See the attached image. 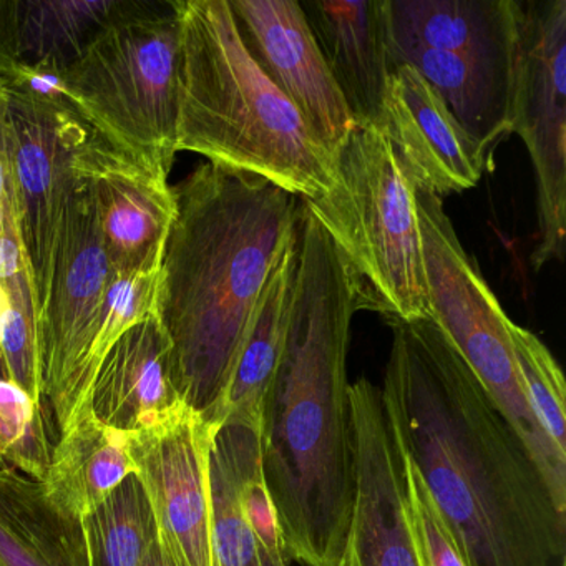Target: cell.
Returning <instances> with one entry per match:
<instances>
[{"mask_svg": "<svg viewBox=\"0 0 566 566\" xmlns=\"http://www.w3.org/2000/svg\"><path fill=\"white\" fill-rule=\"evenodd\" d=\"M390 327L384 403L469 566L562 562L566 515L459 350L432 317Z\"/></svg>", "mask_w": 566, "mask_h": 566, "instance_id": "6da1fadb", "label": "cell"}, {"mask_svg": "<svg viewBox=\"0 0 566 566\" xmlns=\"http://www.w3.org/2000/svg\"><path fill=\"white\" fill-rule=\"evenodd\" d=\"M363 286L301 198L297 273L283 357L261 410V469L287 559L336 566L354 505L347 353Z\"/></svg>", "mask_w": 566, "mask_h": 566, "instance_id": "7a4b0ae2", "label": "cell"}, {"mask_svg": "<svg viewBox=\"0 0 566 566\" xmlns=\"http://www.w3.org/2000/svg\"><path fill=\"white\" fill-rule=\"evenodd\" d=\"M157 316L181 400L220 426L258 301L296 234L301 198L266 178L200 165L174 188Z\"/></svg>", "mask_w": 566, "mask_h": 566, "instance_id": "3957f363", "label": "cell"}, {"mask_svg": "<svg viewBox=\"0 0 566 566\" xmlns=\"http://www.w3.org/2000/svg\"><path fill=\"white\" fill-rule=\"evenodd\" d=\"M181 22L177 150L324 197L336 161L241 41L230 0H177Z\"/></svg>", "mask_w": 566, "mask_h": 566, "instance_id": "277c9868", "label": "cell"}, {"mask_svg": "<svg viewBox=\"0 0 566 566\" xmlns=\"http://www.w3.org/2000/svg\"><path fill=\"white\" fill-rule=\"evenodd\" d=\"M324 197L303 200L363 286L366 310L394 321L427 319L429 291L412 181L376 124H356Z\"/></svg>", "mask_w": 566, "mask_h": 566, "instance_id": "5b68a950", "label": "cell"}, {"mask_svg": "<svg viewBox=\"0 0 566 566\" xmlns=\"http://www.w3.org/2000/svg\"><path fill=\"white\" fill-rule=\"evenodd\" d=\"M177 0H138L62 74L72 107L107 144L170 175L177 150Z\"/></svg>", "mask_w": 566, "mask_h": 566, "instance_id": "8992f818", "label": "cell"}, {"mask_svg": "<svg viewBox=\"0 0 566 566\" xmlns=\"http://www.w3.org/2000/svg\"><path fill=\"white\" fill-rule=\"evenodd\" d=\"M417 220L430 316L475 374L496 409L518 433L566 515V457L549 442L530 410L510 337V317L459 240L442 198L416 188Z\"/></svg>", "mask_w": 566, "mask_h": 566, "instance_id": "52a82bcc", "label": "cell"}, {"mask_svg": "<svg viewBox=\"0 0 566 566\" xmlns=\"http://www.w3.org/2000/svg\"><path fill=\"white\" fill-rule=\"evenodd\" d=\"M112 274L94 200L81 175L62 218L48 296L38 323L44 394L59 436L91 412L85 366Z\"/></svg>", "mask_w": 566, "mask_h": 566, "instance_id": "ba28073f", "label": "cell"}, {"mask_svg": "<svg viewBox=\"0 0 566 566\" xmlns=\"http://www.w3.org/2000/svg\"><path fill=\"white\" fill-rule=\"evenodd\" d=\"M510 132L532 158L536 247L532 266L562 261L566 233V0L520 2Z\"/></svg>", "mask_w": 566, "mask_h": 566, "instance_id": "9c48e42d", "label": "cell"}, {"mask_svg": "<svg viewBox=\"0 0 566 566\" xmlns=\"http://www.w3.org/2000/svg\"><path fill=\"white\" fill-rule=\"evenodd\" d=\"M22 248L38 323L48 296L59 231L94 130L71 104L6 92Z\"/></svg>", "mask_w": 566, "mask_h": 566, "instance_id": "30bf717a", "label": "cell"}, {"mask_svg": "<svg viewBox=\"0 0 566 566\" xmlns=\"http://www.w3.org/2000/svg\"><path fill=\"white\" fill-rule=\"evenodd\" d=\"M356 489L349 530L336 566H422L407 492L406 457L380 387L349 384Z\"/></svg>", "mask_w": 566, "mask_h": 566, "instance_id": "8fae6325", "label": "cell"}, {"mask_svg": "<svg viewBox=\"0 0 566 566\" xmlns=\"http://www.w3.org/2000/svg\"><path fill=\"white\" fill-rule=\"evenodd\" d=\"M241 41L296 107L321 147L336 158L356 127L310 22L294 0H230Z\"/></svg>", "mask_w": 566, "mask_h": 566, "instance_id": "7c38bea8", "label": "cell"}, {"mask_svg": "<svg viewBox=\"0 0 566 566\" xmlns=\"http://www.w3.org/2000/svg\"><path fill=\"white\" fill-rule=\"evenodd\" d=\"M217 427L185 407L157 427L128 433L135 475L157 528L184 566H211L210 449Z\"/></svg>", "mask_w": 566, "mask_h": 566, "instance_id": "4fadbf2b", "label": "cell"}, {"mask_svg": "<svg viewBox=\"0 0 566 566\" xmlns=\"http://www.w3.org/2000/svg\"><path fill=\"white\" fill-rule=\"evenodd\" d=\"M78 170L91 190L114 273H158L177 211L167 175L117 150L95 132Z\"/></svg>", "mask_w": 566, "mask_h": 566, "instance_id": "5bb4252c", "label": "cell"}, {"mask_svg": "<svg viewBox=\"0 0 566 566\" xmlns=\"http://www.w3.org/2000/svg\"><path fill=\"white\" fill-rule=\"evenodd\" d=\"M377 127L413 187L439 197L472 190L489 167V155L412 65L390 71Z\"/></svg>", "mask_w": 566, "mask_h": 566, "instance_id": "9a60e30c", "label": "cell"}, {"mask_svg": "<svg viewBox=\"0 0 566 566\" xmlns=\"http://www.w3.org/2000/svg\"><path fill=\"white\" fill-rule=\"evenodd\" d=\"M188 407L175 386L171 344L157 314L127 331L98 366L88 409L112 429L135 433Z\"/></svg>", "mask_w": 566, "mask_h": 566, "instance_id": "2e32d148", "label": "cell"}, {"mask_svg": "<svg viewBox=\"0 0 566 566\" xmlns=\"http://www.w3.org/2000/svg\"><path fill=\"white\" fill-rule=\"evenodd\" d=\"M356 124H379L387 78L386 0L300 2Z\"/></svg>", "mask_w": 566, "mask_h": 566, "instance_id": "e0dca14e", "label": "cell"}, {"mask_svg": "<svg viewBox=\"0 0 566 566\" xmlns=\"http://www.w3.org/2000/svg\"><path fill=\"white\" fill-rule=\"evenodd\" d=\"M128 433L112 429L87 412L59 436L41 485L49 505L82 522L108 499L137 467Z\"/></svg>", "mask_w": 566, "mask_h": 566, "instance_id": "ac0fdd59", "label": "cell"}, {"mask_svg": "<svg viewBox=\"0 0 566 566\" xmlns=\"http://www.w3.org/2000/svg\"><path fill=\"white\" fill-rule=\"evenodd\" d=\"M296 273L297 227L290 248L271 274L251 317L224 394L221 423H243L260 430L264 399L276 376L286 344Z\"/></svg>", "mask_w": 566, "mask_h": 566, "instance_id": "d6986e66", "label": "cell"}, {"mask_svg": "<svg viewBox=\"0 0 566 566\" xmlns=\"http://www.w3.org/2000/svg\"><path fill=\"white\" fill-rule=\"evenodd\" d=\"M0 566H88L81 522L44 499L39 482L0 469Z\"/></svg>", "mask_w": 566, "mask_h": 566, "instance_id": "ffe728a7", "label": "cell"}, {"mask_svg": "<svg viewBox=\"0 0 566 566\" xmlns=\"http://www.w3.org/2000/svg\"><path fill=\"white\" fill-rule=\"evenodd\" d=\"M261 459L258 430L223 422L210 449L211 566H264L244 512L243 482Z\"/></svg>", "mask_w": 566, "mask_h": 566, "instance_id": "44dd1931", "label": "cell"}, {"mask_svg": "<svg viewBox=\"0 0 566 566\" xmlns=\"http://www.w3.org/2000/svg\"><path fill=\"white\" fill-rule=\"evenodd\" d=\"M81 526L88 566H142L157 532L150 500L137 475L128 476Z\"/></svg>", "mask_w": 566, "mask_h": 566, "instance_id": "7402d4cb", "label": "cell"}, {"mask_svg": "<svg viewBox=\"0 0 566 566\" xmlns=\"http://www.w3.org/2000/svg\"><path fill=\"white\" fill-rule=\"evenodd\" d=\"M55 427L49 403L35 402L18 384L0 379V469L11 467L41 483L59 440Z\"/></svg>", "mask_w": 566, "mask_h": 566, "instance_id": "603a6c76", "label": "cell"}, {"mask_svg": "<svg viewBox=\"0 0 566 566\" xmlns=\"http://www.w3.org/2000/svg\"><path fill=\"white\" fill-rule=\"evenodd\" d=\"M513 354L526 402L549 442L566 457L565 377L548 347L525 327L510 321Z\"/></svg>", "mask_w": 566, "mask_h": 566, "instance_id": "cb8c5ba5", "label": "cell"}, {"mask_svg": "<svg viewBox=\"0 0 566 566\" xmlns=\"http://www.w3.org/2000/svg\"><path fill=\"white\" fill-rule=\"evenodd\" d=\"M0 359L11 382L35 402L49 403L39 356L38 311L32 284L0 283Z\"/></svg>", "mask_w": 566, "mask_h": 566, "instance_id": "d4e9b609", "label": "cell"}, {"mask_svg": "<svg viewBox=\"0 0 566 566\" xmlns=\"http://www.w3.org/2000/svg\"><path fill=\"white\" fill-rule=\"evenodd\" d=\"M158 273L112 274L102 304L97 334L85 366L87 400L98 366L111 347L135 324L157 314Z\"/></svg>", "mask_w": 566, "mask_h": 566, "instance_id": "484cf974", "label": "cell"}, {"mask_svg": "<svg viewBox=\"0 0 566 566\" xmlns=\"http://www.w3.org/2000/svg\"><path fill=\"white\" fill-rule=\"evenodd\" d=\"M406 473L410 520L422 566H469L452 530L440 515L419 472L407 457Z\"/></svg>", "mask_w": 566, "mask_h": 566, "instance_id": "4316f807", "label": "cell"}, {"mask_svg": "<svg viewBox=\"0 0 566 566\" xmlns=\"http://www.w3.org/2000/svg\"><path fill=\"white\" fill-rule=\"evenodd\" d=\"M29 274L19 230L18 201L12 174L8 97L0 85V281H18Z\"/></svg>", "mask_w": 566, "mask_h": 566, "instance_id": "83f0119b", "label": "cell"}, {"mask_svg": "<svg viewBox=\"0 0 566 566\" xmlns=\"http://www.w3.org/2000/svg\"><path fill=\"white\" fill-rule=\"evenodd\" d=\"M244 512L260 548L264 566H291L284 549L283 533L273 500L264 482L261 459L251 467L243 482Z\"/></svg>", "mask_w": 566, "mask_h": 566, "instance_id": "f1b7e54d", "label": "cell"}, {"mask_svg": "<svg viewBox=\"0 0 566 566\" xmlns=\"http://www.w3.org/2000/svg\"><path fill=\"white\" fill-rule=\"evenodd\" d=\"M142 566H184V563L178 558L167 538L161 535L160 530L157 528Z\"/></svg>", "mask_w": 566, "mask_h": 566, "instance_id": "f546056e", "label": "cell"}, {"mask_svg": "<svg viewBox=\"0 0 566 566\" xmlns=\"http://www.w3.org/2000/svg\"><path fill=\"white\" fill-rule=\"evenodd\" d=\"M559 566H566L565 559H562V562H559Z\"/></svg>", "mask_w": 566, "mask_h": 566, "instance_id": "4dcf8cb0", "label": "cell"}]
</instances>
